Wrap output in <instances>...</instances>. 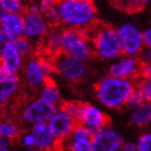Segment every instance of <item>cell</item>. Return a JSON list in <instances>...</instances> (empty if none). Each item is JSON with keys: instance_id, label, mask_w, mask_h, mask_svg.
Instances as JSON below:
<instances>
[{"instance_id": "1", "label": "cell", "mask_w": 151, "mask_h": 151, "mask_svg": "<svg viewBox=\"0 0 151 151\" xmlns=\"http://www.w3.org/2000/svg\"><path fill=\"white\" fill-rule=\"evenodd\" d=\"M60 24L66 28L82 29L95 25L96 6L88 0H63L57 3Z\"/></svg>"}, {"instance_id": "2", "label": "cell", "mask_w": 151, "mask_h": 151, "mask_svg": "<svg viewBox=\"0 0 151 151\" xmlns=\"http://www.w3.org/2000/svg\"><path fill=\"white\" fill-rule=\"evenodd\" d=\"M135 88L136 83L133 80L107 76L96 84L95 95L103 106L110 109H118L126 105Z\"/></svg>"}, {"instance_id": "3", "label": "cell", "mask_w": 151, "mask_h": 151, "mask_svg": "<svg viewBox=\"0 0 151 151\" xmlns=\"http://www.w3.org/2000/svg\"><path fill=\"white\" fill-rule=\"evenodd\" d=\"M84 29L85 35L91 41L93 53L103 60H114L123 54L122 43L116 29L110 26H103Z\"/></svg>"}, {"instance_id": "4", "label": "cell", "mask_w": 151, "mask_h": 151, "mask_svg": "<svg viewBox=\"0 0 151 151\" xmlns=\"http://www.w3.org/2000/svg\"><path fill=\"white\" fill-rule=\"evenodd\" d=\"M62 53L85 63L92 56L93 47L81 30L65 28L62 32Z\"/></svg>"}, {"instance_id": "5", "label": "cell", "mask_w": 151, "mask_h": 151, "mask_svg": "<svg viewBox=\"0 0 151 151\" xmlns=\"http://www.w3.org/2000/svg\"><path fill=\"white\" fill-rule=\"evenodd\" d=\"M122 43L123 54L125 56L138 57L145 49L144 32L132 23L122 24L116 28Z\"/></svg>"}, {"instance_id": "6", "label": "cell", "mask_w": 151, "mask_h": 151, "mask_svg": "<svg viewBox=\"0 0 151 151\" xmlns=\"http://www.w3.org/2000/svg\"><path fill=\"white\" fill-rule=\"evenodd\" d=\"M56 110V106L47 104L37 97L26 101L21 108L19 114L23 121L34 125L38 123H47Z\"/></svg>"}, {"instance_id": "7", "label": "cell", "mask_w": 151, "mask_h": 151, "mask_svg": "<svg viewBox=\"0 0 151 151\" xmlns=\"http://www.w3.org/2000/svg\"><path fill=\"white\" fill-rule=\"evenodd\" d=\"M55 73L67 81H78L85 75L86 65L66 54L60 53L53 57Z\"/></svg>"}, {"instance_id": "8", "label": "cell", "mask_w": 151, "mask_h": 151, "mask_svg": "<svg viewBox=\"0 0 151 151\" xmlns=\"http://www.w3.org/2000/svg\"><path fill=\"white\" fill-rule=\"evenodd\" d=\"M24 37L34 41H42L50 30V24L41 12L24 11Z\"/></svg>"}, {"instance_id": "9", "label": "cell", "mask_w": 151, "mask_h": 151, "mask_svg": "<svg viewBox=\"0 0 151 151\" xmlns=\"http://www.w3.org/2000/svg\"><path fill=\"white\" fill-rule=\"evenodd\" d=\"M109 118L101 108L96 107L92 104H82L81 113L79 118L78 124H81L94 135L101 132V129L108 127Z\"/></svg>"}, {"instance_id": "10", "label": "cell", "mask_w": 151, "mask_h": 151, "mask_svg": "<svg viewBox=\"0 0 151 151\" xmlns=\"http://www.w3.org/2000/svg\"><path fill=\"white\" fill-rule=\"evenodd\" d=\"M142 63L138 57L123 56L114 60L108 69L109 76L119 79H139Z\"/></svg>"}, {"instance_id": "11", "label": "cell", "mask_w": 151, "mask_h": 151, "mask_svg": "<svg viewBox=\"0 0 151 151\" xmlns=\"http://www.w3.org/2000/svg\"><path fill=\"white\" fill-rule=\"evenodd\" d=\"M78 123L62 108H57L56 112L47 122L51 132L60 142H65L73 133Z\"/></svg>"}, {"instance_id": "12", "label": "cell", "mask_w": 151, "mask_h": 151, "mask_svg": "<svg viewBox=\"0 0 151 151\" xmlns=\"http://www.w3.org/2000/svg\"><path fill=\"white\" fill-rule=\"evenodd\" d=\"M123 144L122 136L108 126L93 135L92 151H120Z\"/></svg>"}, {"instance_id": "13", "label": "cell", "mask_w": 151, "mask_h": 151, "mask_svg": "<svg viewBox=\"0 0 151 151\" xmlns=\"http://www.w3.org/2000/svg\"><path fill=\"white\" fill-rule=\"evenodd\" d=\"M24 79L27 86L32 90H40L50 79L44 71L40 57H30L24 65Z\"/></svg>"}, {"instance_id": "14", "label": "cell", "mask_w": 151, "mask_h": 151, "mask_svg": "<svg viewBox=\"0 0 151 151\" xmlns=\"http://www.w3.org/2000/svg\"><path fill=\"white\" fill-rule=\"evenodd\" d=\"M30 132L35 137L36 148L42 151H54L60 147V142L51 132L47 123H38L32 125Z\"/></svg>"}, {"instance_id": "15", "label": "cell", "mask_w": 151, "mask_h": 151, "mask_svg": "<svg viewBox=\"0 0 151 151\" xmlns=\"http://www.w3.org/2000/svg\"><path fill=\"white\" fill-rule=\"evenodd\" d=\"M93 134L81 124H77L66 142L67 151H92Z\"/></svg>"}, {"instance_id": "16", "label": "cell", "mask_w": 151, "mask_h": 151, "mask_svg": "<svg viewBox=\"0 0 151 151\" xmlns=\"http://www.w3.org/2000/svg\"><path fill=\"white\" fill-rule=\"evenodd\" d=\"M62 32L63 29H58L57 26H54L41 41L44 52L52 58L62 53Z\"/></svg>"}, {"instance_id": "17", "label": "cell", "mask_w": 151, "mask_h": 151, "mask_svg": "<svg viewBox=\"0 0 151 151\" xmlns=\"http://www.w3.org/2000/svg\"><path fill=\"white\" fill-rule=\"evenodd\" d=\"M1 64L6 66L8 69L17 76V73L23 67V56L16 51L15 47L11 44L2 51V57H1Z\"/></svg>"}, {"instance_id": "18", "label": "cell", "mask_w": 151, "mask_h": 151, "mask_svg": "<svg viewBox=\"0 0 151 151\" xmlns=\"http://www.w3.org/2000/svg\"><path fill=\"white\" fill-rule=\"evenodd\" d=\"M19 90V80L17 76L0 78V105H6L15 96Z\"/></svg>"}, {"instance_id": "19", "label": "cell", "mask_w": 151, "mask_h": 151, "mask_svg": "<svg viewBox=\"0 0 151 151\" xmlns=\"http://www.w3.org/2000/svg\"><path fill=\"white\" fill-rule=\"evenodd\" d=\"M0 28L4 29L15 39L24 37L23 14H8L6 19H3V22L0 24Z\"/></svg>"}, {"instance_id": "20", "label": "cell", "mask_w": 151, "mask_h": 151, "mask_svg": "<svg viewBox=\"0 0 151 151\" xmlns=\"http://www.w3.org/2000/svg\"><path fill=\"white\" fill-rule=\"evenodd\" d=\"M133 125L142 127L151 123V103H145L137 109H134L129 116Z\"/></svg>"}, {"instance_id": "21", "label": "cell", "mask_w": 151, "mask_h": 151, "mask_svg": "<svg viewBox=\"0 0 151 151\" xmlns=\"http://www.w3.org/2000/svg\"><path fill=\"white\" fill-rule=\"evenodd\" d=\"M39 96L38 97L42 99L43 101L51 104L53 106H56L60 103V90L52 81H49L45 85L39 90Z\"/></svg>"}, {"instance_id": "22", "label": "cell", "mask_w": 151, "mask_h": 151, "mask_svg": "<svg viewBox=\"0 0 151 151\" xmlns=\"http://www.w3.org/2000/svg\"><path fill=\"white\" fill-rule=\"evenodd\" d=\"M19 135V127L16 122L4 118L0 119V137L13 140L17 138Z\"/></svg>"}, {"instance_id": "23", "label": "cell", "mask_w": 151, "mask_h": 151, "mask_svg": "<svg viewBox=\"0 0 151 151\" xmlns=\"http://www.w3.org/2000/svg\"><path fill=\"white\" fill-rule=\"evenodd\" d=\"M0 6L8 14H23L26 8L21 0H0Z\"/></svg>"}, {"instance_id": "24", "label": "cell", "mask_w": 151, "mask_h": 151, "mask_svg": "<svg viewBox=\"0 0 151 151\" xmlns=\"http://www.w3.org/2000/svg\"><path fill=\"white\" fill-rule=\"evenodd\" d=\"M82 104L83 103H80V101H65V103L60 104V108L64 109L75 120L76 122L78 123L79 118H80V113H81Z\"/></svg>"}, {"instance_id": "25", "label": "cell", "mask_w": 151, "mask_h": 151, "mask_svg": "<svg viewBox=\"0 0 151 151\" xmlns=\"http://www.w3.org/2000/svg\"><path fill=\"white\" fill-rule=\"evenodd\" d=\"M139 81H136V91L138 92L145 103H151V81L139 78Z\"/></svg>"}, {"instance_id": "26", "label": "cell", "mask_w": 151, "mask_h": 151, "mask_svg": "<svg viewBox=\"0 0 151 151\" xmlns=\"http://www.w3.org/2000/svg\"><path fill=\"white\" fill-rule=\"evenodd\" d=\"M13 45L15 47L16 51L19 52L23 57L28 56L32 52V42L28 39H26L25 37H21L15 39Z\"/></svg>"}, {"instance_id": "27", "label": "cell", "mask_w": 151, "mask_h": 151, "mask_svg": "<svg viewBox=\"0 0 151 151\" xmlns=\"http://www.w3.org/2000/svg\"><path fill=\"white\" fill-rule=\"evenodd\" d=\"M136 145L139 151H151V131L139 136Z\"/></svg>"}, {"instance_id": "28", "label": "cell", "mask_w": 151, "mask_h": 151, "mask_svg": "<svg viewBox=\"0 0 151 151\" xmlns=\"http://www.w3.org/2000/svg\"><path fill=\"white\" fill-rule=\"evenodd\" d=\"M19 142L23 147H25L29 150V149H34L36 148V140L35 137L32 135V133L30 131H27V132H23L21 135H19Z\"/></svg>"}, {"instance_id": "29", "label": "cell", "mask_w": 151, "mask_h": 151, "mask_svg": "<svg viewBox=\"0 0 151 151\" xmlns=\"http://www.w3.org/2000/svg\"><path fill=\"white\" fill-rule=\"evenodd\" d=\"M58 3V2H57ZM47 19V23L50 24V26L54 27V26H57L58 24H60V12H58V8H57V4L54 8L47 12L45 14H43Z\"/></svg>"}, {"instance_id": "30", "label": "cell", "mask_w": 151, "mask_h": 151, "mask_svg": "<svg viewBox=\"0 0 151 151\" xmlns=\"http://www.w3.org/2000/svg\"><path fill=\"white\" fill-rule=\"evenodd\" d=\"M144 104H145V101H144L142 97L140 96V94L136 91V88H135V91L133 92L132 95L129 96V101H127V103H126L125 106L132 108L133 110H134V109H137V108L140 107V106L144 105Z\"/></svg>"}, {"instance_id": "31", "label": "cell", "mask_w": 151, "mask_h": 151, "mask_svg": "<svg viewBox=\"0 0 151 151\" xmlns=\"http://www.w3.org/2000/svg\"><path fill=\"white\" fill-rule=\"evenodd\" d=\"M14 41H15V38L10 35L4 29L0 28V51H3L8 45L13 44Z\"/></svg>"}, {"instance_id": "32", "label": "cell", "mask_w": 151, "mask_h": 151, "mask_svg": "<svg viewBox=\"0 0 151 151\" xmlns=\"http://www.w3.org/2000/svg\"><path fill=\"white\" fill-rule=\"evenodd\" d=\"M57 2L56 1H53V0H42L39 2V6H40V11L42 14H45L47 12H49L52 8L56 6Z\"/></svg>"}, {"instance_id": "33", "label": "cell", "mask_w": 151, "mask_h": 151, "mask_svg": "<svg viewBox=\"0 0 151 151\" xmlns=\"http://www.w3.org/2000/svg\"><path fill=\"white\" fill-rule=\"evenodd\" d=\"M142 64H151V47H146L138 56Z\"/></svg>"}, {"instance_id": "34", "label": "cell", "mask_w": 151, "mask_h": 151, "mask_svg": "<svg viewBox=\"0 0 151 151\" xmlns=\"http://www.w3.org/2000/svg\"><path fill=\"white\" fill-rule=\"evenodd\" d=\"M139 78L151 81V64H142Z\"/></svg>"}, {"instance_id": "35", "label": "cell", "mask_w": 151, "mask_h": 151, "mask_svg": "<svg viewBox=\"0 0 151 151\" xmlns=\"http://www.w3.org/2000/svg\"><path fill=\"white\" fill-rule=\"evenodd\" d=\"M11 146H12V140L0 137V151L11 150Z\"/></svg>"}, {"instance_id": "36", "label": "cell", "mask_w": 151, "mask_h": 151, "mask_svg": "<svg viewBox=\"0 0 151 151\" xmlns=\"http://www.w3.org/2000/svg\"><path fill=\"white\" fill-rule=\"evenodd\" d=\"M120 151H139L138 148H137V145L136 142H126L123 144L122 148Z\"/></svg>"}, {"instance_id": "37", "label": "cell", "mask_w": 151, "mask_h": 151, "mask_svg": "<svg viewBox=\"0 0 151 151\" xmlns=\"http://www.w3.org/2000/svg\"><path fill=\"white\" fill-rule=\"evenodd\" d=\"M144 41H145L146 47H151V27L147 28L144 32Z\"/></svg>"}, {"instance_id": "38", "label": "cell", "mask_w": 151, "mask_h": 151, "mask_svg": "<svg viewBox=\"0 0 151 151\" xmlns=\"http://www.w3.org/2000/svg\"><path fill=\"white\" fill-rule=\"evenodd\" d=\"M12 76L16 75H13L6 66H3L2 64H0V78H6V77H12Z\"/></svg>"}, {"instance_id": "39", "label": "cell", "mask_w": 151, "mask_h": 151, "mask_svg": "<svg viewBox=\"0 0 151 151\" xmlns=\"http://www.w3.org/2000/svg\"><path fill=\"white\" fill-rule=\"evenodd\" d=\"M6 15H8V13H6V11H4V10L1 8V6H0V24L3 22V19H6Z\"/></svg>"}, {"instance_id": "40", "label": "cell", "mask_w": 151, "mask_h": 151, "mask_svg": "<svg viewBox=\"0 0 151 151\" xmlns=\"http://www.w3.org/2000/svg\"><path fill=\"white\" fill-rule=\"evenodd\" d=\"M28 151H42V150H40V149H38V148H34V149H29Z\"/></svg>"}, {"instance_id": "41", "label": "cell", "mask_w": 151, "mask_h": 151, "mask_svg": "<svg viewBox=\"0 0 151 151\" xmlns=\"http://www.w3.org/2000/svg\"><path fill=\"white\" fill-rule=\"evenodd\" d=\"M1 57H2V51H0V64H1Z\"/></svg>"}, {"instance_id": "42", "label": "cell", "mask_w": 151, "mask_h": 151, "mask_svg": "<svg viewBox=\"0 0 151 151\" xmlns=\"http://www.w3.org/2000/svg\"><path fill=\"white\" fill-rule=\"evenodd\" d=\"M9 151H13V150H9Z\"/></svg>"}]
</instances>
